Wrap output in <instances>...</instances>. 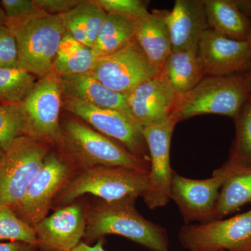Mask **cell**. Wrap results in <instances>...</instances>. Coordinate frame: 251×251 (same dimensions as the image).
<instances>
[{"instance_id": "5bb4252c", "label": "cell", "mask_w": 251, "mask_h": 251, "mask_svg": "<svg viewBox=\"0 0 251 251\" xmlns=\"http://www.w3.org/2000/svg\"><path fill=\"white\" fill-rule=\"evenodd\" d=\"M87 226V210L79 203L56 209L33 227L38 247L44 251H72L81 243Z\"/></svg>"}, {"instance_id": "3957f363", "label": "cell", "mask_w": 251, "mask_h": 251, "mask_svg": "<svg viewBox=\"0 0 251 251\" xmlns=\"http://www.w3.org/2000/svg\"><path fill=\"white\" fill-rule=\"evenodd\" d=\"M148 174L129 168L108 166L75 172L54 199L52 208L69 205L86 194L108 202L143 197L148 188Z\"/></svg>"}, {"instance_id": "2e32d148", "label": "cell", "mask_w": 251, "mask_h": 251, "mask_svg": "<svg viewBox=\"0 0 251 251\" xmlns=\"http://www.w3.org/2000/svg\"><path fill=\"white\" fill-rule=\"evenodd\" d=\"M178 97L158 76L138 86L128 94L127 102L133 119L145 128L171 117Z\"/></svg>"}, {"instance_id": "f546056e", "label": "cell", "mask_w": 251, "mask_h": 251, "mask_svg": "<svg viewBox=\"0 0 251 251\" xmlns=\"http://www.w3.org/2000/svg\"><path fill=\"white\" fill-rule=\"evenodd\" d=\"M82 6L87 29V46L92 49L95 44L107 13L96 0H83Z\"/></svg>"}, {"instance_id": "7a4b0ae2", "label": "cell", "mask_w": 251, "mask_h": 251, "mask_svg": "<svg viewBox=\"0 0 251 251\" xmlns=\"http://www.w3.org/2000/svg\"><path fill=\"white\" fill-rule=\"evenodd\" d=\"M135 198L100 200L87 210L85 244L115 234L153 251H170L166 229L145 219L135 207Z\"/></svg>"}, {"instance_id": "603a6c76", "label": "cell", "mask_w": 251, "mask_h": 251, "mask_svg": "<svg viewBox=\"0 0 251 251\" xmlns=\"http://www.w3.org/2000/svg\"><path fill=\"white\" fill-rule=\"evenodd\" d=\"M97 59L91 48L80 44L66 31L54 57L51 73L63 77L90 72Z\"/></svg>"}, {"instance_id": "44dd1931", "label": "cell", "mask_w": 251, "mask_h": 251, "mask_svg": "<svg viewBox=\"0 0 251 251\" xmlns=\"http://www.w3.org/2000/svg\"><path fill=\"white\" fill-rule=\"evenodd\" d=\"M209 29L234 40L247 41L250 21L234 0H203Z\"/></svg>"}, {"instance_id": "f35d334b", "label": "cell", "mask_w": 251, "mask_h": 251, "mask_svg": "<svg viewBox=\"0 0 251 251\" xmlns=\"http://www.w3.org/2000/svg\"><path fill=\"white\" fill-rule=\"evenodd\" d=\"M5 23H6V16H5L2 8L0 6V27L4 26Z\"/></svg>"}, {"instance_id": "d4e9b609", "label": "cell", "mask_w": 251, "mask_h": 251, "mask_svg": "<svg viewBox=\"0 0 251 251\" xmlns=\"http://www.w3.org/2000/svg\"><path fill=\"white\" fill-rule=\"evenodd\" d=\"M234 120L235 137L227 161L234 166L251 168V95Z\"/></svg>"}, {"instance_id": "ab89813d", "label": "cell", "mask_w": 251, "mask_h": 251, "mask_svg": "<svg viewBox=\"0 0 251 251\" xmlns=\"http://www.w3.org/2000/svg\"><path fill=\"white\" fill-rule=\"evenodd\" d=\"M247 41H248V43H249V45H250L251 47V33H250V35H249V39H248Z\"/></svg>"}, {"instance_id": "836d02e7", "label": "cell", "mask_w": 251, "mask_h": 251, "mask_svg": "<svg viewBox=\"0 0 251 251\" xmlns=\"http://www.w3.org/2000/svg\"><path fill=\"white\" fill-rule=\"evenodd\" d=\"M82 0H34L41 9L50 14L64 15L82 2Z\"/></svg>"}, {"instance_id": "ba28073f", "label": "cell", "mask_w": 251, "mask_h": 251, "mask_svg": "<svg viewBox=\"0 0 251 251\" xmlns=\"http://www.w3.org/2000/svg\"><path fill=\"white\" fill-rule=\"evenodd\" d=\"M179 240L188 251H251V209L229 219L186 225Z\"/></svg>"}, {"instance_id": "4fadbf2b", "label": "cell", "mask_w": 251, "mask_h": 251, "mask_svg": "<svg viewBox=\"0 0 251 251\" xmlns=\"http://www.w3.org/2000/svg\"><path fill=\"white\" fill-rule=\"evenodd\" d=\"M27 125V136L56 144L60 130L62 90L59 77L50 73L36 81L27 97L19 103Z\"/></svg>"}, {"instance_id": "d6986e66", "label": "cell", "mask_w": 251, "mask_h": 251, "mask_svg": "<svg viewBox=\"0 0 251 251\" xmlns=\"http://www.w3.org/2000/svg\"><path fill=\"white\" fill-rule=\"evenodd\" d=\"M167 10H153L133 22L134 39L150 62L161 72L173 52L171 33L166 21Z\"/></svg>"}, {"instance_id": "1f68e13d", "label": "cell", "mask_w": 251, "mask_h": 251, "mask_svg": "<svg viewBox=\"0 0 251 251\" xmlns=\"http://www.w3.org/2000/svg\"><path fill=\"white\" fill-rule=\"evenodd\" d=\"M18 67L17 43L9 28L0 27V69Z\"/></svg>"}, {"instance_id": "e575fe53", "label": "cell", "mask_w": 251, "mask_h": 251, "mask_svg": "<svg viewBox=\"0 0 251 251\" xmlns=\"http://www.w3.org/2000/svg\"><path fill=\"white\" fill-rule=\"evenodd\" d=\"M38 248L36 244L23 242L0 243V251H36Z\"/></svg>"}, {"instance_id": "8d00e7d4", "label": "cell", "mask_w": 251, "mask_h": 251, "mask_svg": "<svg viewBox=\"0 0 251 251\" xmlns=\"http://www.w3.org/2000/svg\"><path fill=\"white\" fill-rule=\"evenodd\" d=\"M234 1L251 24V0H234Z\"/></svg>"}, {"instance_id": "e0dca14e", "label": "cell", "mask_w": 251, "mask_h": 251, "mask_svg": "<svg viewBox=\"0 0 251 251\" xmlns=\"http://www.w3.org/2000/svg\"><path fill=\"white\" fill-rule=\"evenodd\" d=\"M166 21L173 52L198 49L204 33L209 29L203 0H176Z\"/></svg>"}, {"instance_id": "cb8c5ba5", "label": "cell", "mask_w": 251, "mask_h": 251, "mask_svg": "<svg viewBox=\"0 0 251 251\" xmlns=\"http://www.w3.org/2000/svg\"><path fill=\"white\" fill-rule=\"evenodd\" d=\"M133 39V22L117 15L107 14L92 52L96 58H100L117 52Z\"/></svg>"}, {"instance_id": "f1b7e54d", "label": "cell", "mask_w": 251, "mask_h": 251, "mask_svg": "<svg viewBox=\"0 0 251 251\" xmlns=\"http://www.w3.org/2000/svg\"><path fill=\"white\" fill-rule=\"evenodd\" d=\"M107 14L117 15L132 22L150 14L149 1L143 0H96Z\"/></svg>"}, {"instance_id": "484cf974", "label": "cell", "mask_w": 251, "mask_h": 251, "mask_svg": "<svg viewBox=\"0 0 251 251\" xmlns=\"http://www.w3.org/2000/svg\"><path fill=\"white\" fill-rule=\"evenodd\" d=\"M36 77L19 67L0 69V102L21 103L32 90Z\"/></svg>"}, {"instance_id": "7c38bea8", "label": "cell", "mask_w": 251, "mask_h": 251, "mask_svg": "<svg viewBox=\"0 0 251 251\" xmlns=\"http://www.w3.org/2000/svg\"><path fill=\"white\" fill-rule=\"evenodd\" d=\"M232 171L227 161L206 179H188L174 171L171 200L178 206L186 225L192 221L204 223L214 220L220 191Z\"/></svg>"}, {"instance_id": "52a82bcc", "label": "cell", "mask_w": 251, "mask_h": 251, "mask_svg": "<svg viewBox=\"0 0 251 251\" xmlns=\"http://www.w3.org/2000/svg\"><path fill=\"white\" fill-rule=\"evenodd\" d=\"M74 173L60 153L49 152L24 197L11 209L19 219L34 227L48 216L54 199Z\"/></svg>"}, {"instance_id": "277c9868", "label": "cell", "mask_w": 251, "mask_h": 251, "mask_svg": "<svg viewBox=\"0 0 251 251\" xmlns=\"http://www.w3.org/2000/svg\"><path fill=\"white\" fill-rule=\"evenodd\" d=\"M5 26L17 43L18 67L40 79L49 75L66 32L63 15L44 11L23 21L6 22Z\"/></svg>"}, {"instance_id": "4316f807", "label": "cell", "mask_w": 251, "mask_h": 251, "mask_svg": "<svg viewBox=\"0 0 251 251\" xmlns=\"http://www.w3.org/2000/svg\"><path fill=\"white\" fill-rule=\"evenodd\" d=\"M21 136H27V125L21 105L0 102V148L4 150Z\"/></svg>"}, {"instance_id": "60d3db41", "label": "cell", "mask_w": 251, "mask_h": 251, "mask_svg": "<svg viewBox=\"0 0 251 251\" xmlns=\"http://www.w3.org/2000/svg\"><path fill=\"white\" fill-rule=\"evenodd\" d=\"M3 150H1V148H0V156H1V153H2Z\"/></svg>"}, {"instance_id": "7402d4cb", "label": "cell", "mask_w": 251, "mask_h": 251, "mask_svg": "<svg viewBox=\"0 0 251 251\" xmlns=\"http://www.w3.org/2000/svg\"><path fill=\"white\" fill-rule=\"evenodd\" d=\"M227 163L232 171L223 184L214 211V220L223 219L251 204V168Z\"/></svg>"}, {"instance_id": "8fae6325", "label": "cell", "mask_w": 251, "mask_h": 251, "mask_svg": "<svg viewBox=\"0 0 251 251\" xmlns=\"http://www.w3.org/2000/svg\"><path fill=\"white\" fill-rule=\"evenodd\" d=\"M177 123L171 116L143 129L150 158L148 188L143 198L150 209L163 207L171 200L174 171L171 166L170 150L172 136Z\"/></svg>"}, {"instance_id": "5b68a950", "label": "cell", "mask_w": 251, "mask_h": 251, "mask_svg": "<svg viewBox=\"0 0 251 251\" xmlns=\"http://www.w3.org/2000/svg\"><path fill=\"white\" fill-rule=\"evenodd\" d=\"M249 95L241 74L205 76L192 90L179 95L171 116L177 122L208 114L234 120Z\"/></svg>"}, {"instance_id": "4dcf8cb0", "label": "cell", "mask_w": 251, "mask_h": 251, "mask_svg": "<svg viewBox=\"0 0 251 251\" xmlns=\"http://www.w3.org/2000/svg\"><path fill=\"white\" fill-rule=\"evenodd\" d=\"M0 6L6 16V22L23 21L45 11L38 6L34 0H2Z\"/></svg>"}, {"instance_id": "6da1fadb", "label": "cell", "mask_w": 251, "mask_h": 251, "mask_svg": "<svg viewBox=\"0 0 251 251\" xmlns=\"http://www.w3.org/2000/svg\"><path fill=\"white\" fill-rule=\"evenodd\" d=\"M55 145L75 172L100 166L150 172V162L135 156L115 140L75 119L66 118L60 122Z\"/></svg>"}, {"instance_id": "ffe728a7", "label": "cell", "mask_w": 251, "mask_h": 251, "mask_svg": "<svg viewBox=\"0 0 251 251\" xmlns=\"http://www.w3.org/2000/svg\"><path fill=\"white\" fill-rule=\"evenodd\" d=\"M159 77L178 95L192 90L205 77L198 50L172 52L165 61Z\"/></svg>"}, {"instance_id": "d590c367", "label": "cell", "mask_w": 251, "mask_h": 251, "mask_svg": "<svg viewBox=\"0 0 251 251\" xmlns=\"http://www.w3.org/2000/svg\"><path fill=\"white\" fill-rule=\"evenodd\" d=\"M103 239H99L97 241V244L93 247L89 246L85 243L81 242L75 249L72 251H106L103 249Z\"/></svg>"}, {"instance_id": "8992f818", "label": "cell", "mask_w": 251, "mask_h": 251, "mask_svg": "<svg viewBox=\"0 0 251 251\" xmlns=\"http://www.w3.org/2000/svg\"><path fill=\"white\" fill-rule=\"evenodd\" d=\"M49 143L21 136L0 156V205L12 209L24 197L29 184L40 170Z\"/></svg>"}, {"instance_id": "d6a6232c", "label": "cell", "mask_w": 251, "mask_h": 251, "mask_svg": "<svg viewBox=\"0 0 251 251\" xmlns=\"http://www.w3.org/2000/svg\"><path fill=\"white\" fill-rule=\"evenodd\" d=\"M82 2L63 15L66 31L80 44L87 46V29L84 21ZM88 47V46H87Z\"/></svg>"}, {"instance_id": "9c48e42d", "label": "cell", "mask_w": 251, "mask_h": 251, "mask_svg": "<svg viewBox=\"0 0 251 251\" xmlns=\"http://www.w3.org/2000/svg\"><path fill=\"white\" fill-rule=\"evenodd\" d=\"M65 110L92 126L94 130L118 142L135 156L150 163L143 127L133 117L118 110L98 108L62 94Z\"/></svg>"}, {"instance_id": "ac0fdd59", "label": "cell", "mask_w": 251, "mask_h": 251, "mask_svg": "<svg viewBox=\"0 0 251 251\" xmlns=\"http://www.w3.org/2000/svg\"><path fill=\"white\" fill-rule=\"evenodd\" d=\"M59 80L63 95L98 108L123 112L133 117L127 102L128 94L110 90L90 72L59 77Z\"/></svg>"}, {"instance_id": "30bf717a", "label": "cell", "mask_w": 251, "mask_h": 251, "mask_svg": "<svg viewBox=\"0 0 251 251\" xmlns=\"http://www.w3.org/2000/svg\"><path fill=\"white\" fill-rule=\"evenodd\" d=\"M90 72L109 89L122 94H130L160 75L135 39L117 52L97 59Z\"/></svg>"}, {"instance_id": "9a60e30c", "label": "cell", "mask_w": 251, "mask_h": 251, "mask_svg": "<svg viewBox=\"0 0 251 251\" xmlns=\"http://www.w3.org/2000/svg\"><path fill=\"white\" fill-rule=\"evenodd\" d=\"M198 50L205 76L243 74L251 64L248 41L229 39L211 29L203 34Z\"/></svg>"}, {"instance_id": "b9f144b4", "label": "cell", "mask_w": 251, "mask_h": 251, "mask_svg": "<svg viewBox=\"0 0 251 251\" xmlns=\"http://www.w3.org/2000/svg\"></svg>"}, {"instance_id": "74e56055", "label": "cell", "mask_w": 251, "mask_h": 251, "mask_svg": "<svg viewBox=\"0 0 251 251\" xmlns=\"http://www.w3.org/2000/svg\"><path fill=\"white\" fill-rule=\"evenodd\" d=\"M241 74H242L243 80H244L248 92L251 95V64L245 72Z\"/></svg>"}, {"instance_id": "83f0119b", "label": "cell", "mask_w": 251, "mask_h": 251, "mask_svg": "<svg viewBox=\"0 0 251 251\" xmlns=\"http://www.w3.org/2000/svg\"><path fill=\"white\" fill-rule=\"evenodd\" d=\"M0 240L37 245L34 228L19 219L11 208L4 205H0Z\"/></svg>"}]
</instances>
